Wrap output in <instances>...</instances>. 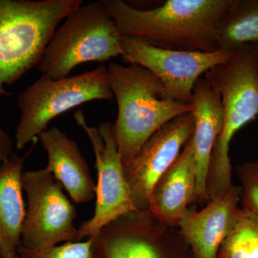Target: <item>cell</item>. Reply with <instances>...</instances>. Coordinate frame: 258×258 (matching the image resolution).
I'll return each mask as SVG.
<instances>
[{"label": "cell", "mask_w": 258, "mask_h": 258, "mask_svg": "<svg viewBox=\"0 0 258 258\" xmlns=\"http://www.w3.org/2000/svg\"><path fill=\"white\" fill-rule=\"evenodd\" d=\"M74 118L92 144L98 174L94 215L80 226L81 241L84 237L97 235L103 227L118 217L138 210L134 206L125 181L113 123L103 122L98 128L90 126L81 110L75 113Z\"/></svg>", "instance_id": "9"}, {"label": "cell", "mask_w": 258, "mask_h": 258, "mask_svg": "<svg viewBox=\"0 0 258 258\" xmlns=\"http://www.w3.org/2000/svg\"><path fill=\"white\" fill-rule=\"evenodd\" d=\"M120 37L101 1L81 5L55 30L37 66L39 71L51 79H64L80 64L122 55Z\"/></svg>", "instance_id": "5"}, {"label": "cell", "mask_w": 258, "mask_h": 258, "mask_svg": "<svg viewBox=\"0 0 258 258\" xmlns=\"http://www.w3.org/2000/svg\"><path fill=\"white\" fill-rule=\"evenodd\" d=\"M11 258H23V257H22L21 256H20V254H19L18 253V252H17V253L13 254V257H12Z\"/></svg>", "instance_id": "21"}, {"label": "cell", "mask_w": 258, "mask_h": 258, "mask_svg": "<svg viewBox=\"0 0 258 258\" xmlns=\"http://www.w3.org/2000/svg\"><path fill=\"white\" fill-rule=\"evenodd\" d=\"M107 71L108 84L118 103L113 131L124 166L153 134L176 117L192 112L193 106L166 99L160 80L142 66L113 62Z\"/></svg>", "instance_id": "4"}, {"label": "cell", "mask_w": 258, "mask_h": 258, "mask_svg": "<svg viewBox=\"0 0 258 258\" xmlns=\"http://www.w3.org/2000/svg\"><path fill=\"white\" fill-rule=\"evenodd\" d=\"M232 0H168L151 10L122 0H103L121 36L137 37L167 50L211 52L221 50L217 37L220 19Z\"/></svg>", "instance_id": "1"}, {"label": "cell", "mask_w": 258, "mask_h": 258, "mask_svg": "<svg viewBox=\"0 0 258 258\" xmlns=\"http://www.w3.org/2000/svg\"><path fill=\"white\" fill-rule=\"evenodd\" d=\"M39 137L48 157L47 170L75 203L84 204L92 200L96 186L87 162L74 141L55 127L44 131Z\"/></svg>", "instance_id": "15"}, {"label": "cell", "mask_w": 258, "mask_h": 258, "mask_svg": "<svg viewBox=\"0 0 258 258\" xmlns=\"http://www.w3.org/2000/svg\"><path fill=\"white\" fill-rule=\"evenodd\" d=\"M194 132L192 113L179 115L153 134L139 154L123 166L125 181L138 211H148L154 184L175 162Z\"/></svg>", "instance_id": "11"}, {"label": "cell", "mask_w": 258, "mask_h": 258, "mask_svg": "<svg viewBox=\"0 0 258 258\" xmlns=\"http://www.w3.org/2000/svg\"><path fill=\"white\" fill-rule=\"evenodd\" d=\"M191 112L195 120L192 135L197 167L196 203L207 205L210 202L207 191L209 167L212 152L221 132V98L206 80L200 78L193 89Z\"/></svg>", "instance_id": "14"}, {"label": "cell", "mask_w": 258, "mask_h": 258, "mask_svg": "<svg viewBox=\"0 0 258 258\" xmlns=\"http://www.w3.org/2000/svg\"><path fill=\"white\" fill-rule=\"evenodd\" d=\"M222 50L233 51L258 43V0H232L217 28Z\"/></svg>", "instance_id": "17"}, {"label": "cell", "mask_w": 258, "mask_h": 258, "mask_svg": "<svg viewBox=\"0 0 258 258\" xmlns=\"http://www.w3.org/2000/svg\"><path fill=\"white\" fill-rule=\"evenodd\" d=\"M240 203V187L210 200L200 211L190 210L178 229L193 258H217L219 249Z\"/></svg>", "instance_id": "13"}, {"label": "cell", "mask_w": 258, "mask_h": 258, "mask_svg": "<svg viewBox=\"0 0 258 258\" xmlns=\"http://www.w3.org/2000/svg\"><path fill=\"white\" fill-rule=\"evenodd\" d=\"M217 258H258V217L239 207Z\"/></svg>", "instance_id": "18"}, {"label": "cell", "mask_w": 258, "mask_h": 258, "mask_svg": "<svg viewBox=\"0 0 258 258\" xmlns=\"http://www.w3.org/2000/svg\"><path fill=\"white\" fill-rule=\"evenodd\" d=\"M197 167L192 137L179 157L157 180L151 191L148 211L161 223L177 227L196 203Z\"/></svg>", "instance_id": "12"}, {"label": "cell", "mask_w": 258, "mask_h": 258, "mask_svg": "<svg viewBox=\"0 0 258 258\" xmlns=\"http://www.w3.org/2000/svg\"><path fill=\"white\" fill-rule=\"evenodd\" d=\"M125 62L149 70L164 85L166 99L189 104L195 83L209 70L228 60L232 51L211 52L167 50L137 37L121 36Z\"/></svg>", "instance_id": "10"}, {"label": "cell", "mask_w": 258, "mask_h": 258, "mask_svg": "<svg viewBox=\"0 0 258 258\" xmlns=\"http://www.w3.org/2000/svg\"><path fill=\"white\" fill-rule=\"evenodd\" d=\"M93 237L84 242H67L50 248L31 250L20 245L17 252L23 258H95Z\"/></svg>", "instance_id": "19"}, {"label": "cell", "mask_w": 258, "mask_h": 258, "mask_svg": "<svg viewBox=\"0 0 258 258\" xmlns=\"http://www.w3.org/2000/svg\"><path fill=\"white\" fill-rule=\"evenodd\" d=\"M21 182L28 200L21 245L40 250L62 242H79V229L74 225L76 208L52 173L46 168L25 171Z\"/></svg>", "instance_id": "7"}, {"label": "cell", "mask_w": 258, "mask_h": 258, "mask_svg": "<svg viewBox=\"0 0 258 258\" xmlns=\"http://www.w3.org/2000/svg\"><path fill=\"white\" fill-rule=\"evenodd\" d=\"M25 158L13 154L0 164V258H11L21 245L26 213L21 182Z\"/></svg>", "instance_id": "16"}, {"label": "cell", "mask_w": 258, "mask_h": 258, "mask_svg": "<svg viewBox=\"0 0 258 258\" xmlns=\"http://www.w3.org/2000/svg\"><path fill=\"white\" fill-rule=\"evenodd\" d=\"M95 258H193L177 227L149 211L118 217L93 236Z\"/></svg>", "instance_id": "8"}, {"label": "cell", "mask_w": 258, "mask_h": 258, "mask_svg": "<svg viewBox=\"0 0 258 258\" xmlns=\"http://www.w3.org/2000/svg\"><path fill=\"white\" fill-rule=\"evenodd\" d=\"M210 87L220 95L222 108L221 132L212 152L207 179L210 200L234 187L230 146L235 134L258 117V43L231 52L228 60L205 74Z\"/></svg>", "instance_id": "3"}, {"label": "cell", "mask_w": 258, "mask_h": 258, "mask_svg": "<svg viewBox=\"0 0 258 258\" xmlns=\"http://www.w3.org/2000/svg\"><path fill=\"white\" fill-rule=\"evenodd\" d=\"M83 4L81 0H0V97L41 60L58 24ZM13 144L0 128V164Z\"/></svg>", "instance_id": "2"}, {"label": "cell", "mask_w": 258, "mask_h": 258, "mask_svg": "<svg viewBox=\"0 0 258 258\" xmlns=\"http://www.w3.org/2000/svg\"><path fill=\"white\" fill-rule=\"evenodd\" d=\"M113 94L107 68L98 66L79 76L51 79L41 76L18 97L21 115L16 128V146L23 149L47 130L50 121L75 108L94 100L112 101Z\"/></svg>", "instance_id": "6"}, {"label": "cell", "mask_w": 258, "mask_h": 258, "mask_svg": "<svg viewBox=\"0 0 258 258\" xmlns=\"http://www.w3.org/2000/svg\"><path fill=\"white\" fill-rule=\"evenodd\" d=\"M236 169L240 181L242 208L258 217V160L244 163Z\"/></svg>", "instance_id": "20"}]
</instances>
